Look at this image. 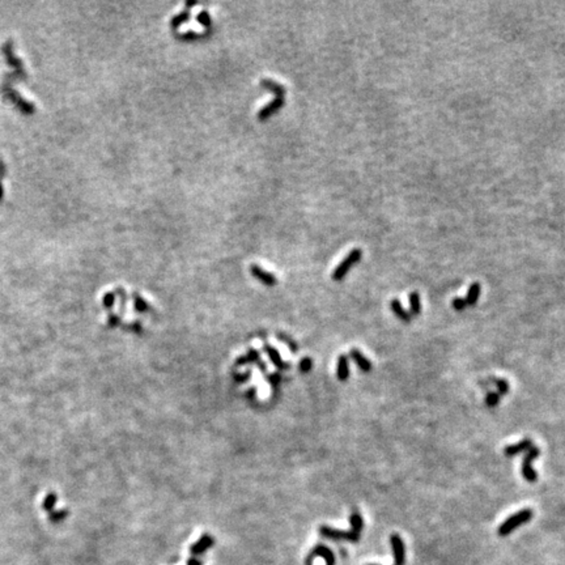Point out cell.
<instances>
[{"label": "cell", "instance_id": "obj_3", "mask_svg": "<svg viewBox=\"0 0 565 565\" xmlns=\"http://www.w3.org/2000/svg\"><path fill=\"white\" fill-rule=\"evenodd\" d=\"M361 257H363V250H361V249H354V250H352L351 253H349V254L347 255L342 262H340V264L338 266L337 269L334 270V272H332L331 275V279L335 280V281H340L345 275L348 274L349 270L361 260Z\"/></svg>", "mask_w": 565, "mask_h": 565}, {"label": "cell", "instance_id": "obj_11", "mask_svg": "<svg viewBox=\"0 0 565 565\" xmlns=\"http://www.w3.org/2000/svg\"><path fill=\"white\" fill-rule=\"evenodd\" d=\"M337 376L338 380L344 382V381L348 380L349 377V361L348 357L345 355H342L338 359V368H337Z\"/></svg>", "mask_w": 565, "mask_h": 565}, {"label": "cell", "instance_id": "obj_14", "mask_svg": "<svg viewBox=\"0 0 565 565\" xmlns=\"http://www.w3.org/2000/svg\"><path fill=\"white\" fill-rule=\"evenodd\" d=\"M260 86H263L267 91H271L276 97H284V94H286V88L277 81L271 80V79H263L260 81Z\"/></svg>", "mask_w": 565, "mask_h": 565}, {"label": "cell", "instance_id": "obj_17", "mask_svg": "<svg viewBox=\"0 0 565 565\" xmlns=\"http://www.w3.org/2000/svg\"><path fill=\"white\" fill-rule=\"evenodd\" d=\"M190 19H191V13H190V9H185L183 12H181V13L175 14V16H173V17H171L170 28L173 29V30H175V29L180 28L181 25H183L185 23H187Z\"/></svg>", "mask_w": 565, "mask_h": 565}, {"label": "cell", "instance_id": "obj_28", "mask_svg": "<svg viewBox=\"0 0 565 565\" xmlns=\"http://www.w3.org/2000/svg\"><path fill=\"white\" fill-rule=\"evenodd\" d=\"M251 373L250 372H246L245 374H236V377H234V380L237 381V382H246V381L250 378Z\"/></svg>", "mask_w": 565, "mask_h": 565}, {"label": "cell", "instance_id": "obj_25", "mask_svg": "<svg viewBox=\"0 0 565 565\" xmlns=\"http://www.w3.org/2000/svg\"><path fill=\"white\" fill-rule=\"evenodd\" d=\"M496 386H497V389H499V395H500V397H501V395L508 394V391H509L508 381L496 380Z\"/></svg>", "mask_w": 565, "mask_h": 565}, {"label": "cell", "instance_id": "obj_15", "mask_svg": "<svg viewBox=\"0 0 565 565\" xmlns=\"http://www.w3.org/2000/svg\"><path fill=\"white\" fill-rule=\"evenodd\" d=\"M480 291H482V287H480L479 282H472L468 288L467 296H466L465 301L467 306H474L478 303L480 296Z\"/></svg>", "mask_w": 565, "mask_h": 565}, {"label": "cell", "instance_id": "obj_18", "mask_svg": "<svg viewBox=\"0 0 565 565\" xmlns=\"http://www.w3.org/2000/svg\"><path fill=\"white\" fill-rule=\"evenodd\" d=\"M421 311V300L420 294L417 292L410 293V314L411 315H419Z\"/></svg>", "mask_w": 565, "mask_h": 565}, {"label": "cell", "instance_id": "obj_21", "mask_svg": "<svg viewBox=\"0 0 565 565\" xmlns=\"http://www.w3.org/2000/svg\"><path fill=\"white\" fill-rule=\"evenodd\" d=\"M134 308L135 310L139 311V313H146L149 310V305L147 301L143 300V297L139 296L137 293H134Z\"/></svg>", "mask_w": 565, "mask_h": 565}, {"label": "cell", "instance_id": "obj_24", "mask_svg": "<svg viewBox=\"0 0 565 565\" xmlns=\"http://www.w3.org/2000/svg\"><path fill=\"white\" fill-rule=\"evenodd\" d=\"M102 303H103V306H105L106 309H112L113 306H114V304H115V294L113 293V292H109V293H106L105 296H103V298H102Z\"/></svg>", "mask_w": 565, "mask_h": 565}, {"label": "cell", "instance_id": "obj_16", "mask_svg": "<svg viewBox=\"0 0 565 565\" xmlns=\"http://www.w3.org/2000/svg\"><path fill=\"white\" fill-rule=\"evenodd\" d=\"M390 305H391V310H393V313H394L400 321H403V322H405V323H408L410 321H411L412 315L408 313L407 310H404V309H403L402 304H400L399 300H393V301H391Z\"/></svg>", "mask_w": 565, "mask_h": 565}, {"label": "cell", "instance_id": "obj_20", "mask_svg": "<svg viewBox=\"0 0 565 565\" xmlns=\"http://www.w3.org/2000/svg\"><path fill=\"white\" fill-rule=\"evenodd\" d=\"M208 34H209L208 30L204 31V33H198V31L195 30H190V31H186V33H181V34H175V37L180 38V40L182 41H195V40H200V38L207 37Z\"/></svg>", "mask_w": 565, "mask_h": 565}, {"label": "cell", "instance_id": "obj_30", "mask_svg": "<svg viewBox=\"0 0 565 565\" xmlns=\"http://www.w3.org/2000/svg\"><path fill=\"white\" fill-rule=\"evenodd\" d=\"M187 565H202V562L198 559H195V557H191V559L187 560Z\"/></svg>", "mask_w": 565, "mask_h": 565}, {"label": "cell", "instance_id": "obj_23", "mask_svg": "<svg viewBox=\"0 0 565 565\" xmlns=\"http://www.w3.org/2000/svg\"><path fill=\"white\" fill-rule=\"evenodd\" d=\"M500 399H501V398H500L499 393H488V395H487V398H485V404L488 405L489 408H493L499 404Z\"/></svg>", "mask_w": 565, "mask_h": 565}, {"label": "cell", "instance_id": "obj_13", "mask_svg": "<svg viewBox=\"0 0 565 565\" xmlns=\"http://www.w3.org/2000/svg\"><path fill=\"white\" fill-rule=\"evenodd\" d=\"M349 356L352 357V360H354L355 363L357 364V366H359L360 369L363 372H370L372 370V363L369 361L368 359H366L365 356H364L361 352L359 351V349H351V354H349Z\"/></svg>", "mask_w": 565, "mask_h": 565}, {"label": "cell", "instance_id": "obj_10", "mask_svg": "<svg viewBox=\"0 0 565 565\" xmlns=\"http://www.w3.org/2000/svg\"><path fill=\"white\" fill-rule=\"evenodd\" d=\"M264 351L266 354L269 355L270 360L272 361V364H274L276 368L279 369H284V370H287V369H289V364L286 363V361H282L281 356H280V354L277 352L276 348H274L272 345L270 344H266L264 345Z\"/></svg>", "mask_w": 565, "mask_h": 565}, {"label": "cell", "instance_id": "obj_4", "mask_svg": "<svg viewBox=\"0 0 565 565\" xmlns=\"http://www.w3.org/2000/svg\"><path fill=\"white\" fill-rule=\"evenodd\" d=\"M539 454H540L539 448L533 446V448L526 453L525 458H523L522 461V475L528 483H535L538 479L537 472H535V470L533 468V462L537 460Z\"/></svg>", "mask_w": 565, "mask_h": 565}, {"label": "cell", "instance_id": "obj_6", "mask_svg": "<svg viewBox=\"0 0 565 565\" xmlns=\"http://www.w3.org/2000/svg\"><path fill=\"white\" fill-rule=\"evenodd\" d=\"M393 554H394V565H404L405 561V548L402 538L398 534H393L390 537ZM376 565V564H370Z\"/></svg>", "mask_w": 565, "mask_h": 565}, {"label": "cell", "instance_id": "obj_2", "mask_svg": "<svg viewBox=\"0 0 565 565\" xmlns=\"http://www.w3.org/2000/svg\"><path fill=\"white\" fill-rule=\"evenodd\" d=\"M534 513L531 509H523V510H520L518 513L513 514V516H510L506 521H504V522L500 525L499 530H497V533H499L500 537H508L509 534L513 533L516 528H518L520 526L525 525V523H527L528 521L533 518Z\"/></svg>", "mask_w": 565, "mask_h": 565}, {"label": "cell", "instance_id": "obj_22", "mask_svg": "<svg viewBox=\"0 0 565 565\" xmlns=\"http://www.w3.org/2000/svg\"><path fill=\"white\" fill-rule=\"evenodd\" d=\"M197 20H198V23L200 24V25L204 26L206 29H211L212 17H211V14H209L207 11L199 12V13L197 14Z\"/></svg>", "mask_w": 565, "mask_h": 565}, {"label": "cell", "instance_id": "obj_12", "mask_svg": "<svg viewBox=\"0 0 565 565\" xmlns=\"http://www.w3.org/2000/svg\"><path fill=\"white\" fill-rule=\"evenodd\" d=\"M311 556H320L325 560L326 565H335V555L330 548L325 545H317L311 552Z\"/></svg>", "mask_w": 565, "mask_h": 565}, {"label": "cell", "instance_id": "obj_7", "mask_svg": "<svg viewBox=\"0 0 565 565\" xmlns=\"http://www.w3.org/2000/svg\"><path fill=\"white\" fill-rule=\"evenodd\" d=\"M250 272H251V275H253V276H254L255 279L258 280V281H260L262 284H264V286H267V287L276 286L277 279L275 277V275L271 274V272H269V271H266L264 269H262V267H260V266L253 264L250 267Z\"/></svg>", "mask_w": 565, "mask_h": 565}, {"label": "cell", "instance_id": "obj_27", "mask_svg": "<svg viewBox=\"0 0 565 565\" xmlns=\"http://www.w3.org/2000/svg\"><path fill=\"white\" fill-rule=\"evenodd\" d=\"M466 306H467V305H466L465 298H461V297H457V298H454V300H453V308L455 309V310L461 311V310H463V309H465Z\"/></svg>", "mask_w": 565, "mask_h": 565}, {"label": "cell", "instance_id": "obj_31", "mask_svg": "<svg viewBox=\"0 0 565 565\" xmlns=\"http://www.w3.org/2000/svg\"><path fill=\"white\" fill-rule=\"evenodd\" d=\"M185 6H186V8H188V9H190V8H191V7L197 6V2H186V3H185Z\"/></svg>", "mask_w": 565, "mask_h": 565}, {"label": "cell", "instance_id": "obj_26", "mask_svg": "<svg viewBox=\"0 0 565 565\" xmlns=\"http://www.w3.org/2000/svg\"><path fill=\"white\" fill-rule=\"evenodd\" d=\"M311 366H313V361H311V359H309V357H305V359L300 361V370L303 372V373H308V372H310Z\"/></svg>", "mask_w": 565, "mask_h": 565}, {"label": "cell", "instance_id": "obj_9", "mask_svg": "<svg viewBox=\"0 0 565 565\" xmlns=\"http://www.w3.org/2000/svg\"><path fill=\"white\" fill-rule=\"evenodd\" d=\"M212 545H214V538L211 535H208V534H206V535H203L198 542H195L190 547V552L192 555H202L203 552H206L207 550H209Z\"/></svg>", "mask_w": 565, "mask_h": 565}, {"label": "cell", "instance_id": "obj_19", "mask_svg": "<svg viewBox=\"0 0 565 565\" xmlns=\"http://www.w3.org/2000/svg\"><path fill=\"white\" fill-rule=\"evenodd\" d=\"M251 363H259V352L257 349H250L245 356H241L237 360V365H246Z\"/></svg>", "mask_w": 565, "mask_h": 565}, {"label": "cell", "instance_id": "obj_8", "mask_svg": "<svg viewBox=\"0 0 565 565\" xmlns=\"http://www.w3.org/2000/svg\"><path fill=\"white\" fill-rule=\"evenodd\" d=\"M533 446H534L533 439L525 438V439H522V441H520L518 444H514V445L506 446L505 450H504V454H505L506 457H514V455H517V454L523 453V451H528L531 448H533Z\"/></svg>", "mask_w": 565, "mask_h": 565}, {"label": "cell", "instance_id": "obj_5", "mask_svg": "<svg viewBox=\"0 0 565 565\" xmlns=\"http://www.w3.org/2000/svg\"><path fill=\"white\" fill-rule=\"evenodd\" d=\"M284 102H286L284 97H275L274 100L270 101L264 108H262L259 112H258V120L264 122V120H267L269 118H271L275 113L279 112L280 109L284 106Z\"/></svg>", "mask_w": 565, "mask_h": 565}, {"label": "cell", "instance_id": "obj_29", "mask_svg": "<svg viewBox=\"0 0 565 565\" xmlns=\"http://www.w3.org/2000/svg\"><path fill=\"white\" fill-rule=\"evenodd\" d=\"M119 317L118 315H115V314H113V315H110V320H109V322H110V325L112 326H117L118 323H119Z\"/></svg>", "mask_w": 565, "mask_h": 565}, {"label": "cell", "instance_id": "obj_1", "mask_svg": "<svg viewBox=\"0 0 565 565\" xmlns=\"http://www.w3.org/2000/svg\"><path fill=\"white\" fill-rule=\"evenodd\" d=\"M351 526L352 528L349 531H342L337 530V528H331L328 526H322L320 528V533L322 537L330 538V539L334 540H349V542H357L360 539V534L363 530L364 521L363 517L360 516L359 513H352L351 514Z\"/></svg>", "mask_w": 565, "mask_h": 565}]
</instances>
